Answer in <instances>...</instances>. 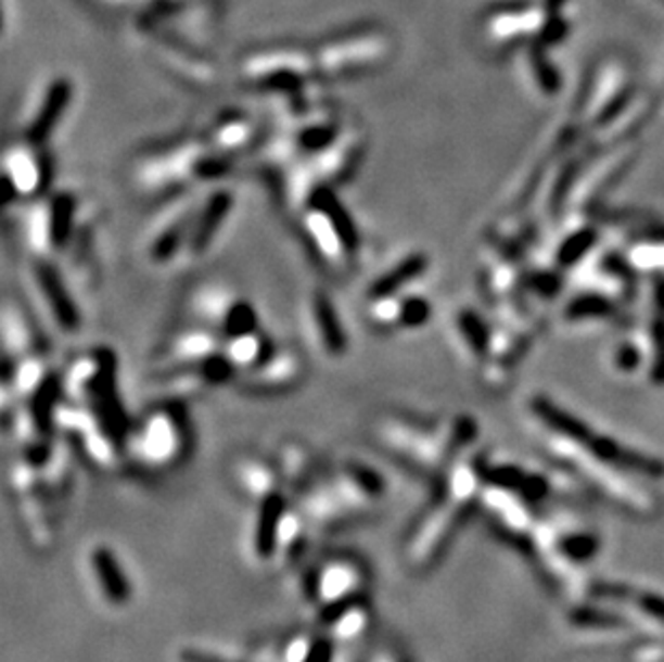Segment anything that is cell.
Segmentation results:
<instances>
[{
    "label": "cell",
    "mask_w": 664,
    "mask_h": 662,
    "mask_svg": "<svg viewBox=\"0 0 664 662\" xmlns=\"http://www.w3.org/2000/svg\"><path fill=\"white\" fill-rule=\"evenodd\" d=\"M234 160L209 147L203 136L173 140L140 153L129 164V186L142 201L166 203L186 192L221 183Z\"/></svg>",
    "instance_id": "6da1fadb"
},
{
    "label": "cell",
    "mask_w": 664,
    "mask_h": 662,
    "mask_svg": "<svg viewBox=\"0 0 664 662\" xmlns=\"http://www.w3.org/2000/svg\"><path fill=\"white\" fill-rule=\"evenodd\" d=\"M480 469L464 460L449 469L443 491L431 501L424 514L411 525L405 540V561L411 572L429 570L447 547L456 527L477 491Z\"/></svg>",
    "instance_id": "7a4b0ae2"
},
{
    "label": "cell",
    "mask_w": 664,
    "mask_h": 662,
    "mask_svg": "<svg viewBox=\"0 0 664 662\" xmlns=\"http://www.w3.org/2000/svg\"><path fill=\"white\" fill-rule=\"evenodd\" d=\"M190 449L192 429L186 403H153L125 435V462L149 475L177 469Z\"/></svg>",
    "instance_id": "3957f363"
},
{
    "label": "cell",
    "mask_w": 664,
    "mask_h": 662,
    "mask_svg": "<svg viewBox=\"0 0 664 662\" xmlns=\"http://www.w3.org/2000/svg\"><path fill=\"white\" fill-rule=\"evenodd\" d=\"M63 398L100 413L123 437L129 420L118 396V357L111 346H91L74 355L61 370Z\"/></svg>",
    "instance_id": "277c9868"
},
{
    "label": "cell",
    "mask_w": 664,
    "mask_h": 662,
    "mask_svg": "<svg viewBox=\"0 0 664 662\" xmlns=\"http://www.w3.org/2000/svg\"><path fill=\"white\" fill-rule=\"evenodd\" d=\"M297 220L306 245L325 269L346 273L355 267L361 250V232L335 190L323 188Z\"/></svg>",
    "instance_id": "5b68a950"
},
{
    "label": "cell",
    "mask_w": 664,
    "mask_h": 662,
    "mask_svg": "<svg viewBox=\"0 0 664 662\" xmlns=\"http://www.w3.org/2000/svg\"><path fill=\"white\" fill-rule=\"evenodd\" d=\"M368 587V568L355 555L337 552L315 563L304 574L302 583L304 602L315 628L323 631L333 618L344 613L348 607L370 598Z\"/></svg>",
    "instance_id": "8992f818"
},
{
    "label": "cell",
    "mask_w": 664,
    "mask_h": 662,
    "mask_svg": "<svg viewBox=\"0 0 664 662\" xmlns=\"http://www.w3.org/2000/svg\"><path fill=\"white\" fill-rule=\"evenodd\" d=\"M372 440L392 460L424 475L442 471L449 458L458 454L445 420L431 427L409 416L383 413L372 427Z\"/></svg>",
    "instance_id": "52a82bcc"
},
{
    "label": "cell",
    "mask_w": 664,
    "mask_h": 662,
    "mask_svg": "<svg viewBox=\"0 0 664 662\" xmlns=\"http://www.w3.org/2000/svg\"><path fill=\"white\" fill-rule=\"evenodd\" d=\"M239 82L258 96H282L321 85L315 52L291 46L256 48L239 59Z\"/></svg>",
    "instance_id": "ba28073f"
},
{
    "label": "cell",
    "mask_w": 664,
    "mask_h": 662,
    "mask_svg": "<svg viewBox=\"0 0 664 662\" xmlns=\"http://www.w3.org/2000/svg\"><path fill=\"white\" fill-rule=\"evenodd\" d=\"M321 82L355 80L383 69L394 56V39L381 26H355L315 46Z\"/></svg>",
    "instance_id": "9c48e42d"
},
{
    "label": "cell",
    "mask_w": 664,
    "mask_h": 662,
    "mask_svg": "<svg viewBox=\"0 0 664 662\" xmlns=\"http://www.w3.org/2000/svg\"><path fill=\"white\" fill-rule=\"evenodd\" d=\"M80 194L72 190H50L28 203L20 221V239L26 256L56 263L78 224Z\"/></svg>",
    "instance_id": "30bf717a"
},
{
    "label": "cell",
    "mask_w": 664,
    "mask_h": 662,
    "mask_svg": "<svg viewBox=\"0 0 664 662\" xmlns=\"http://www.w3.org/2000/svg\"><path fill=\"white\" fill-rule=\"evenodd\" d=\"M22 289L37 319L59 338H72L82 328L76 291L52 260L26 256L22 263Z\"/></svg>",
    "instance_id": "8fae6325"
},
{
    "label": "cell",
    "mask_w": 664,
    "mask_h": 662,
    "mask_svg": "<svg viewBox=\"0 0 664 662\" xmlns=\"http://www.w3.org/2000/svg\"><path fill=\"white\" fill-rule=\"evenodd\" d=\"M207 190V188H205ZM201 192H186L166 203H162L159 212L146 224L140 237V258L151 269H175V263L186 243L190 221L196 212Z\"/></svg>",
    "instance_id": "7c38bea8"
},
{
    "label": "cell",
    "mask_w": 664,
    "mask_h": 662,
    "mask_svg": "<svg viewBox=\"0 0 664 662\" xmlns=\"http://www.w3.org/2000/svg\"><path fill=\"white\" fill-rule=\"evenodd\" d=\"M76 98V85L65 74H52L39 80L24 100L17 114L15 131L17 138L43 144L52 140Z\"/></svg>",
    "instance_id": "4fadbf2b"
},
{
    "label": "cell",
    "mask_w": 664,
    "mask_h": 662,
    "mask_svg": "<svg viewBox=\"0 0 664 662\" xmlns=\"http://www.w3.org/2000/svg\"><path fill=\"white\" fill-rule=\"evenodd\" d=\"M188 313L196 323L218 331L221 338L260 328L254 304L220 280L199 284L188 297Z\"/></svg>",
    "instance_id": "5bb4252c"
},
{
    "label": "cell",
    "mask_w": 664,
    "mask_h": 662,
    "mask_svg": "<svg viewBox=\"0 0 664 662\" xmlns=\"http://www.w3.org/2000/svg\"><path fill=\"white\" fill-rule=\"evenodd\" d=\"M2 173L7 183L4 207L11 203H33L52 190L54 164L48 147L15 138L2 155Z\"/></svg>",
    "instance_id": "9a60e30c"
},
{
    "label": "cell",
    "mask_w": 664,
    "mask_h": 662,
    "mask_svg": "<svg viewBox=\"0 0 664 662\" xmlns=\"http://www.w3.org/2000/svg\"><path fill=\"white\" fill-rule=\"evenodd\" d=\"M102 212L95 201L82 199L78 224L56 265L76 293H93L100 284V226Z\"/></svg>",
    "instance_id": "2e32d148"
},
{
    "label": "cell",
    "mask_w": 664,
    "mask_h": 662,
    "mask_svg": "<svg viewBox=\"0 0 664 662\" xmlns=\"http://www.w3.org/2000/svg\"><path fill=\"white\" fill-rule=\"evenodd\" d=\"M234 207H237V194L232 188L216 183L201 192L196 212L190 221V230L181 247V254L175 263V269L179 271L192 269L214 250L224 228L228 226L234 214Z\"/></svg>",
    "instance_id": "e0dca14e"
},
{
    "label": "cell",
    "mask_w": 664,
    "mask_h": 662,
    "mask_svg": "<svg viewBox=\"0 0 664 662\" xmlns=\"http://www.w3.org/2000/svg\"><path fill=\"white\" fill-rule=\"evenodd\" d=\"M237 374L230 364L218 355L196 366H177L155 370L146 383V392L155 403H188L232 381Z\"/></svg>",
    "instance_id": "ac0fdd59"
},
{
    "label": "cell",
    "mask_w": 664,
    "mask_h": 662,
    "mask_svg": "<svg viewBox=\"0 0 664 662\" xmlns=\"http://www.w3.org/2000/svg\"><path fill=\"white\" fill-rule=\"evenodd\" d=\"M302 330L315 351L325 361H340L348 353V333L337 315L332 297L321 287H310L299 306Z\"/></svg>",
    "instance_id": "d6986e66"
},
{
    "label": "cell",
    "mask_w": 664,
    "mask_h": 662,
    "mask_svg": "<svg viewBox=\"0 0 664 662\" xmlns=\"http://www.w3.org/2000/svg\"><path fill=\"white\" fill-rule=\"evenodd\" d=\"M308 372L304 353L293 344H276L252 370L239 374V387L254 396H280L297 390Z\"/></svg>",
    "instance_id": "ffe728a7"
},
{
    "label": "cell",
    "mask_w": 664,
    "mask_h": 662,
    "mask_svg": "<svg viewBox=\"0 0 664 662\" xmlns=\"http://www.w3.org/2000/svg\"><path fill=\"white\" fill-rule=\"evenodd\" d=\"M368 153V136L361 125L344 123L332 140L310 155V164L325 188L337 190L350 183Z\"/></svg>",
    "instance_id": "44dd1931"
},
{
    "label": "cell",
    "mask_w": 664,
    "mask_h": 662,
    "mask_svg": "<svg viewBox=\"0 0 664 662\" xmlns=\"http://www.w3.org/2000/svg\"><path fill=\"white\" fill-rule=\"evenodd\" d=\"M328 478L335 493L357 514L359 521L368 517L385 499L387 493V482L381 471L353 456L335 460L328 471Z\"/></svg>",
    "instance_id": "7402d4cb"
},
{
    "label": "cell",
    "mask_w": 664,
    "mask_h": 662,
    "mask_svg": "<svg viewBox=\"0 0 664 662\" xmlns=\"http://www.w3.org/2000/svg\"><path fill=\"white\" fill-rule=\"evenodd\" d=\"M431 269V258L420 247H407L387 258L381 267L372 271L361 289L363 302L376 300L383 295H400L409 293L413 284H418L426 271Z\"/></svg>",
    "instance_id": "603a6c76"
},
{
    "label": "cell",
    "mask_w": 664,
    "mask_h": 662,
    "mask_svg": "<svg viewBox=\"0 0 664 662\" xmlns=\"http://www.w3.org/2000/svg\"><path fill=\"white\" fill-rule=\"evenodd\" d=\"M151 50L155 52L153 56L157 59V63L183 85H190L196 89H209L218 82L216 63L207 54L196 52L188 43H181V41H175V39H168L155 33L151 39Z\"/></svg>",
    "instance_id": "cb8c5ba5"
},
{
    "label": "cell",
    "mask_w": 664,
    "mask_h": 662,
    "mask_svg": "<svg viewBox=\"0 0 664 662\" xmlns=\"http://www.w3.org/2000/svg\"><path fill=\"white\" fill-rule=\"evenodd\" d=\"M267 133L256 116L247 112H224L207 125L203 138L221 155L237 160L243 153L258 151Z\"/></svg>",
    "instance_id": "d4e9b609"
},
{
    "label": "cell",
    "mask_w": 664,
    "mask_h": 662,
    "mask_svg": "<svg viewBox=\"0 0 664 662\" xmlns=\"http://www.w3.org/2000/svg\"><path fill=\"white\" fill-rule=\"evenodd\" d=\"M220 333L207 326H192L183 330L175 331L164 346L159 348L153 370L164 368H177V366H196L203 361H209L221 353Z\"/></svg>",
    "instance_id": "484cf974"
},
{
    "label": "cell",
    "mask_w": 664,
    "mask_h": 662,
    "mask_svg": "<svg viewBox=\"0 0 664 662\" xmlns=\"http://www.w3.org/2000/svg\"><path fill=\"white\" fill-rule=\"evenodd\" d=\"M89 578L102 598L112 609H123L133 598L131 581L125 572L123 561L108 545H93L87 552Z\"/></svg>",
    "instance_id": "4316f807"
},
{
    "label": "cell",
    "mask_w": 664,
    "mask_h": 662,
    "mask_svg": "<svg viewBox=\"0 0 664 662\" xmlns=\"http://www.w3.org/2000/svg\"><path fill=\"white\" fill-rule=\"evenodd\" d=\"M230 478L237 491L252 504L284 488L276 460L258 454L237 456L230 467Z\"/></svg>",
    "instance_id": "83f0119b"
},
{
    "label": "cell",
    "mask_w": 664,
    "mask_h": 662,
    "mask_svg": "<svg viewBox=\"0 0 664 662\" xmlns=\"http://www.w3.org/2000/svg\"><path fill=\"white\" fill-rule=\"evenodd\" d=\"M39 333L30 313L13 297L7 295L2 302V351L4 361L22 359L39 351Z\"/></svg>",
    "instance_id": "f1b7e54d"
},
{
    "label": "cell",
    "mask_w": 664,
    "mask_h": 662,
    "mask_svg": "<svg viewBox=\"0 0 664 662\" xmlns=\"http://www.w3.org/2000/svg\"><path fill=\"white\" fill-rule=\"evenodd\" d=\"M273 460L278 464V471H280L284 488L293 497L302 495L317 480V475L321 473L312 451L304 443L293 442V440L280 443L278 454H276Z\"/></svg>",
    "instance_id": "f546056e"
},
{
    "label": "cell",
    "mask_w": 664,
    "mask_h": 662,
    "mask_svg": "<svg viewBox=\"0 0 664 662\" xmlns=\"http://www.w3.org/2000/svg\"><path fill=\"white\" fill-rule=\"evenodd\" d=\"M280 188H282L284 209L297 218L325 186L315 173L310 160L306 157L295 162L284 173H280Z\"/></svg>",
    "instance_id": "4dcf8cb0"
},
{
    "label": "cell",
    "mask_w": 664,
    "mask_h": 662,
    "mask_svg": "<svg viewBox=\"0 0 664 662\" xmlns=\"http://www.w3.org/2000/svg\"><path fill=\"white\" fill-rule=\"evenodd\" d=\"M276 346V342L269 338V333L258 330L243 331L237 335H228L221 342V357L230 364L234 374H243L258 366Z\"/></svg>",
    "instance_id": "1f68e13d"
},
{
    "label": "cell",
    "mask_w": 664,
    "mask_h": 662,
    "mask_svg": "<svg viewBox=\"0 0 664 662\" xmlns=\"http://www.w3.org/2000/svg\"><path fill=\"white\" fill-rule=\"evenodd\" d=\"M451 338L471 361L484 359L488 355L490 335L484 330L482 319L471 308H458L451 317Z\"/></svg>",
    "instance_id": "d6a6232c"
},
{
    "label": "cell",
    "mask_w": 664,
    "mask_h": 662,
    "mask_svg": "<svg viewBox=\"0 0 664 662\" xmlns=\"http://www.w3.org/2000/svg\"><path fill=\"white\" fill-rule=\"evenodd\" d=\"M405 315H407V293L368 300L363 308L366 321L379 331L405 330Z\"/></svg>",
    "instance_id": "836d02e7"
},
{
    "label": "cell",
    "mask_w": 664,
    "mask_h": 662,
    "mask_svg": "<svg viewBox=\"0 0 664 662\" xmlns=\"http://www.w3.org/2000/svg\"><path fill=\"white\" fill-rule=\"evenodd\" d=\"M177 661L179 662H276V654L269 652L260 659H234L230 654H220L216 650H209V648H199V646H186L179 650L177 654Z\"/></svg>",
    "instance_id": "e575fe53"
},
{
    "label": "cell",
    "mask_w": 664,
    "mask_h": 662,
    "mask_svg": "<svg viewBox=\"0 0 664 662\" xmlns=\"http://www.w3.org/2000/svg\"><path fill=\"white\" fill-rule=\"evenodd\" d=\"M102 4H108V7H125V4H131L133 0H100Z\"/></svg>",
    "instance_id": "d590c367"
}]
</instances>
